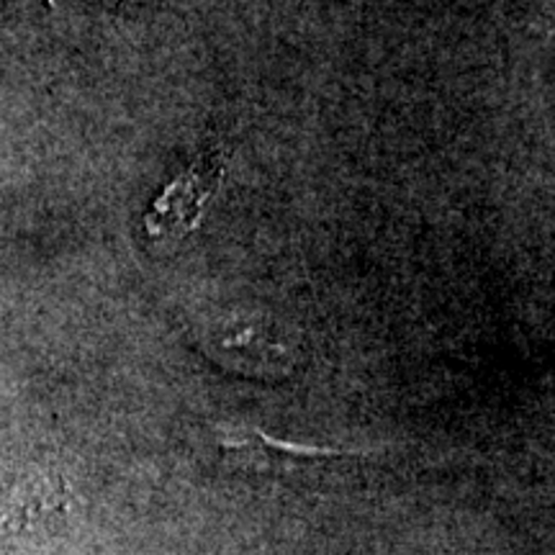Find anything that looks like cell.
Instances as JSON below:
<instances>
[{"instance_id":"6da1fadb","label":"cell","mask_w":555,"mask_h":555,"mask_svg":"<svg viewBox=\"0 0 555 555\" xmlns=\"http://www.w3.org/2000/svg\"><path fill=\"white\" fill-rule=\"evenodd\" d=\"M224 155L208 152L159 193L147 219H144L152 237H183V234L198 227L208 201L214 198V193L221 185V178H224Z\"/></svg>"},{"instance_id":"7a4b0ae2","label":"cell","mask_w":555,"mask_h":555,"mask_svg":"<svg viewBox=\"0 0 555 555\" xmlns=\"http://www.w3.org/2000/svg\"><path fill=\"white\" fill-rule=\"evenodd\" d=\"M69 509H73V491L65 478L54 470H34V474L21 476L11 489L3 515H0V527L21 532L29 527L52 525L65 519Z\"/></svg>"}]
</instances>
